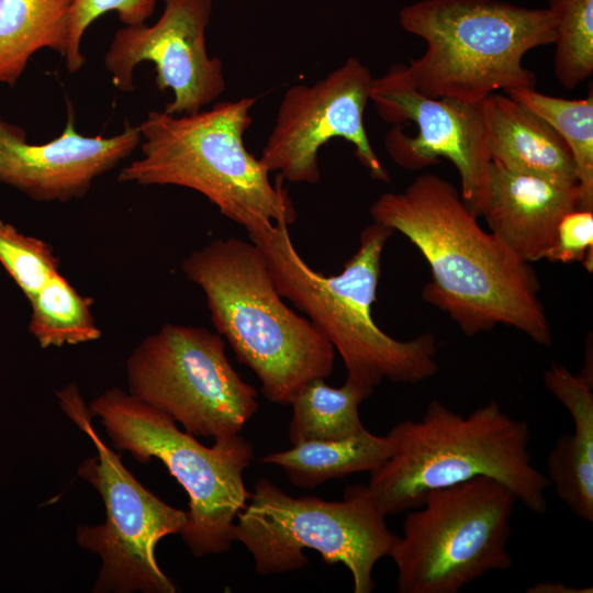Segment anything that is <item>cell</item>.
Segmentation results:
<instances>
[{
	"label": "cell",
	"instance_id": "6da1fadb",
	"mask_svg": "<svg viewBox=\"0 0 593 593\" xmlns=\"http://www.w3.org/2000/svg\"><path fill=\"white\" fill-rule=\"evenodd\" d=\"M369 212L419 250L430 270L423 300L448 314L465 335L503 324L537 344H551L534 269L479 225L451 182L421 175L403 191L378 197Z\"/></svg>",
	"mask_w": 593,
	"mask_h": 593
},
{
	"label": "cell",
	"instance_id": "7a4b0ae2",
	"mask_svg": "<svg viewBox=\"0 0 593 593\" xmlns=\"http://www.w3.org/2000/svg\"><path fill=\"white\" fill-rule=\"evenodd\" d=\"M247 233L261 250L278 293L305 313L340 354L348 378L373 390L384 379L416 383L437 372L432 333L398 340L372 318L381 255L392 228L376 222L366 226L343 271L329 277L302 259L289 225L268 223Z\"/></svg>",
	"mask_w": 593,
	"mask_h": 593
},
{
	"label": "cell",
	"instance_id": "3957f363",
	"mask_svg": "<svg viewBox=\"0 0 593 593\" xmlns=\"http://www.w3.org/2000/svg\"><path fill=\"white\" fill-rule=\"evenodd\" d=\"M387 437L390 457L366 485L384 515L416 508L428 491L478 475L504 483L528 510L547 511L550 483L532 462L529 425L494 400L467 416L433 400L419 419L398 423Z\"/></svg>",
	"mask_w": 593,
	"mask_h": 593
},
{
	"label": "cell",
	"instance_id": "277c9868",
	"mask_svg": "<svg viewBox=\"0 0 593 593\" xmlns=\"http://www.w3.org/2000/svg\"><path fill=\"white\" fill-rule=\"evenodd\" d=\"M181 270L203 291L214 327L255 372L267 400L291 405L305 385L331 374L333 345L283 303L253 240L215 239L191 253Z\"/></svg>",
	"mask_w": 593,
	"mask_h": 593
},
{
	"label": "cell",
	"instance_id": "5b68a950",
	"mask_svg": "<svg viewBox=\"0 0 593 593\" xmlns=\"http://www.w3.org/2000/svg\"><path fill=\"white\" fill-rule=\"evenodd\" d=\"M256 98L215 103L174 115L150 111L138 125L143 156L119 174L120 182L194 190L246 231L268 223L291 225L294 205L280 181L246 148Z\"/></svg>",
	"mask_w": 593,
	"mask_h": 593
},
{
	"label": "cell",
	"instance_id": "8992f818",
	"mask_svg": "<svg viewBox=\"0 0 593 593\" xmlns=\"http://www.w3.org/2000/svg\"><path fill=\"white\" fill-rule=\"evenodd\" d=\"M402 29L426 43L405 70L414 87L434 98L481 102L499 90L535 88L526 53L553 44L548 8L499 0H419L402 8Z\"/></svg>",
	"mask_w": 593,
	"mask_h": 593
},
{
	"label": "cell",
	"instance_id": "52a82bcc",
	"mask_svg": "<svg viewBox=\"0 0 593 593\" xmlns=\"http://www.w3.org/2000/svg\"><path fill=\"white\" fill-rule=\"evenodd\" d=\"M89 410L116 450L128 451L142 463L159 459L187 492L189 511L179 534L191 553L200 558L228 551L235 519L251 497L243 473L253 446L238 434L203 446L169 415L118 387L97 396Z\"/></svg>",
	"mask_w": 593,
	"mask_h": 593
},
{
	"label": "cell",
	"instance_id": "ba28073f",
	"mask_svg": "<svg viewBox=\"0 0 593 593\" xmlns=\"http://www.w3.org/2000/svg\"><path fill=\"white\" fill-rule=\"evenodd\" d=\"M366 485L348 486L342 501L293 497L260 479L250 503L238 514L235 541L244 544L261 575L303 568V549L316 550L326 564L342 563L351 573L355 593L374 589L372 570L398 540Z\"/></svg>",
	"mask_w": 593,
	"mask_h": 593
},
{
	"label": "cell",
	"instance_id": "9c48e42d",
	"mask_svg": "<svg viewBox=\"0 0 593 593\" xmlns=\"http://www.w3.org/2000/svg\"><path fill=\"white\" fill-rule=\"evenodd\" d=\"M517 499L501 481L478 475L428 491L411 510L390 557L399 593H457L513 561L507 551Z\"/></svg>",
	"mask_w": 593,
	"mask_h": 593
},
{
	"label": "cell",
	"instance_id": "30bf717a",
	"mask_svg": "<svg viewBox=\"0 0 593 593\" xmlns=\"http://www.w3.org/2000/svg\"><path fill=\"white\" fill-rule=\"evenodd\" d=\"M56 395L64 413L98 452L78 469L105 506L102 524L79 525L76 530L78 545L102 562L92 592L175 593L176 585L159 568L155 550L161 538L180 533L187 512L157 497L123 466L93 428V416L76 384L65 385Z\"/></svg>",
	"mask_w": 593,
	"mask_h": 593
},
{
	"label": "cell",
	"instance_id": "8fae6325",
	"mask_svg": "<svg viewBox=\"0 0 593 593\" xmlns=\"http://www.w3.org/2000/svg\"><path fill=\"white\" fill-rule=\"evenodd\" d=\"M128 393L215 439L236 435L258 410L257 391L235 371L219 333L166 323L126 359Z\"/></svg>",
	"mask_w": 593,
	"mask_h": 593
},
{
	"label": "cell",
	"instance_id": "7c38bea8",
	"mask_svg": "<svg viewBox=\"0 0 593 593\" xmlns=\"http://www.w3.org/2000/svg\"><path fill=\"white\" fill-rule=\"evenodd\" d=\"M373 80L365 64L348 57L323 79L291 86L262 148V164L290 182L313 184L321 180L318 149L333 138H344L373 179L389 182L363 123Z\"/></svg>",
	"mask_w": 593,
	"mask_h": 593
},
{
	"label": "cell",
	"instance_id": "4fadbf2b",
	"mask_svg": "<svg viewBox=\"0 0 593 593\" xmlns=\"http://www.w3.org/2000/svg\"><path fill=\"white\" fill-rule=\"evenodd\" d=\"M370 101L384 122L416 125L415 135L399 125L385 134L390 158L409 170L448 159L459 174L461 199L478 216L491 163L483 101L428 97L414 87L405 65H394L374 78Z\"/></svg>",
	"mask_w": 593,
	"mask_h": 593
},
{
	"label": "cell",
	"instance_id": "5bb4252c",
	"mask_svg": "<svg viewBox=\"0 0 593 593\" xmlns=\"http://www.w3.org/2000/svg\"><path fill=\"white\" fill-rule=\"evenodd\" d=\"M212 0H164L153 24L125 25L116 31L104 56L113 85L123 92L135 89L133 74L142 61L155 66V85L174 98L165 112L190 114L215 101L226 89L223 65L210 56L205 33Z\"/></svg>",
	"mask_w": 593,
	"mask_h": 593
},
{
	"label": "cell",
	"instance_id": "9a60e30c",
	"mask_svg": "<svg viewBox=\"0 0 593 593\" xmlns=\"http://www.w3.org/2000/svg\"><path fill=\"white\" fill-rule=\"evenodd\" d=\"M63 133L45 144H29L21 127L0 116V181L36 201L81 198L93 180L113 169L141 144L138 126L111 137L79 134L69 105Z\"/></svg>",
	"mask_w": 593,
	"mask_h": 593
},
{
	"label": "cell",
	"instance_id": "2e32d148",
	"mask_svg": "<svg viewBox=\"0 0 593 593\" xmlns=\"http://www.w3.org/2000/svg\"><path fill=\"white\" fill-rule=\"evenodd\" d=\"M579 208V189L490 163L478 215L519 259L546 258L560 220Z\"/></svg>",
	"mask_w": 593,
	"mask_h": 593
},
{
	"label": "cell",
	"instance_id": "e0dca14e",
	"mask_svg": "<svg viewBox=\"0 0 593 593\" xmlns=\"http://www.w3.org/2000/svg\"><path fill=\"white\" fill-rule=\"evenodd\" d=\"M491 161L564 187L578 186L572 154L539 115L508 96L483 100Z\"/></svg>",
	"mask_w": 593,
	"mask_h": 593
},
{
	"label": "cell",
	"instance_id": "ac0fdd59",
	"mask_svg": "<svg viewBox=\"0 0 593 593\" xmlns=\"http://www.w3.org/2000/svg\"><path fill=\"white\" fill-rule=\"evenodd\" d=\"M549 391L567 407L572 434L559 437L547 458L548 481L578 517L593 521V383L552 363L544 372Z\"/></svg>",
	"mask_w": 593,
	"mask_h": 593
},
{
	"label": "cell",
	"instance_id": "d6986e66",
	"mask_svg": "<svg viewBox=\"0 0 593 593\" xmlns=\"http://www.w3.org/2000/svg\"><path fill=\"white\" fill-rule=\"evenodd\" d=\"M70 0H0V83L13 86L42 48L65 56Z\"/></svg>",
	"mask_w": 593,
	"mask_h": 593
},
{
	"label": "cell",
	"instance_id": "ffe728a7",
	"mask_svg": "<svg viewBox=\"0 0 593 593\" xmlns=\"http://www.w3.org/2000/svg\"><path fill=\"white\" fill-rule=\"evenodd\" d=\"M390 454L387 436H377L363 428L345 439L293 445L291 449L266 455L262 461L282 468L292 484L312 489L331 479L371 472Z\"/></svg>",
	"mask_w": 593,
	"mask_h": 593
},
{
	"label": "cell",
	"instance_id": "44dd1931",
	"mask_svg": "<svg viewBox=\"0 0 593 593\" xmlns=\"http://www.w3.org/2000/svg\"><path fill=\"white\" fill-rule=\"evenodd\" d=\"M372 391L348 377L340 388L329 387L324 379L313 380L291 403V444L339 440L356 435L365 428L359 405Z\"/></svg>",
	"mask_w": 593,
	"mask_h": 593
},
{
	"label": "cell",
	"instance_id": "7402d4cb",
	"mask_svg": "<svg viewBox=\"0 0 593 593\" xmlns=\"http://www.w3.org/2000/svg\"><path fill=\"white\" fill-rule=\"evenodd\" d=\"M507 96L544 119L568 145L577 169L579 208L593 210V93L563 99L534 88H517Z\"/></svg>",
	"mask_w": 593,
	"mask_h": 593
},
{
	"label": "cell",
	"instance_id": "603a6c76",
	"mask_svg": "<svg viewBox=\"0 0 593 593\" xmlns=\"http://www.w3.org/2000/svg\"><path fill=\"white\" fill-rule=\"evenodd\" d=\"M29 302V332L42 348L78 345L101 336L91 311L93 300L78 293L59 271Z\"/></svg>",
	"mask_w": 593,
	"mask_h": 593
},
{
	"label": "cell",
	"instance_id": "cb8c5ba5",
	"mask_svg": "<svg viewBox=\"0 0 593 593\" xmlns=\"http://www.w3.org/2000/svg\"><path fill=\"white\" fill-rule=\"evenodd\" d=\"M555 18L553 72L574 89L593 71V0H549Z\"/></svg>",
	"mask_w": 593,
	"mask_h": 593
},
{
	"label": "cell",
	"instance_id": "d4e9b609",
	"mask_svg": "<svg viewBox=\"0 0 593 593\" xmlns=\"http://www.w3.org/2000/svg\"><path fill=\"white\" fill-rule=\"evenodd\" d=\"M0 264L30 300L59 268L45 240L25 235L0 219Z\"/></svg>",
	"mask_w": 593,
	"mask_h": 593
},
{
	"label": "cell",
	"instance_id": "484cf974",
	"mask_svg": "<svg viewBox=\"0 0 593 593\" xmlns=\"http://www.w3.org/2000/svg\"><path fill=\"white\" fill-rule=\"evenodd\" d=\"M157 0H70V35L66 54V67L70 72L85 64L81 41L88 26L99 16L115 12L125 25L145 23L154 13Z\"/></svg>",
	"mask_w": 593,
	"mask_h": 593
},
{
	"label": "cell",
	"instance_id": "4316f807",
	"mask_svg": "<svg viewBox=\"0 0 593 593\" xmlns=\"http://www.w3.org/2000/svg\"><path fill=\"white\" fill-rule=\"evenodd\" d=\"M590 250H593V210L574 209L560 220L546 259L562 264L583 261Z\"/></svg>",
	"mask_w": 593,
	"mask_h": 593
},
{
	"label": "cell",
	"instance_id": "83f0119b",
	"mask_svg": "<svg viewBox=\"0 0 593 593\" xmlns=\"http://www.w3.org/2000/svg\"><path fill=\"white\" fill-rule=\"evenodd\" d=\"M528 593H591L592 588L577 589L557 582H540L526 590Z\"/></svg>",
	"mask_w": 593,
	"mask_h": 593
}]
</instances>
